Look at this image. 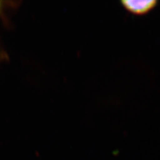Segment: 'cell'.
<instances>
[{"label":"cell","mask_w":160,"mask_h":160,"mask_svg":"<svg viewBox=\"0 0 160 160\" xmlns=\"http://www.w3.org/2000/svg\"><path fill=\"white\" fill-rule=\"evenodd\" d=\"M123 7L128 11L136 15L146 14L157 6L156 0H124L122 2Z\"/></svg>","instance_id":"obj_1"}]
</instances>
